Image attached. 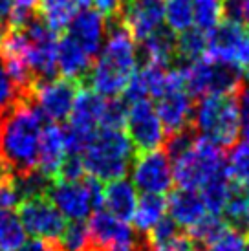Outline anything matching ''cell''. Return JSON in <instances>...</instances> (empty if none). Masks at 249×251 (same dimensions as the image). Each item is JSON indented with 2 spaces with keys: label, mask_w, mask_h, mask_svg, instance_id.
Here are the masks:
<instances>
[{
  "label": "cell",
  "mask_w": 249,
  "mask_h": 251,
  "mask_svg": "<svg viewBox=\"0 0 249 251\" xmlns=\"http://www.w3.org/2000/svg\"><path fill=\"white\" fill-rule=\"evenodd\" d=\"M44 130V116L33 98L22 99L0 116V152L13 176L28 175L39 165V149Z\"/></svg>",
  "instance_id": "cell-1"
},
{
  "label": "cell",
  "mask_w": 249,
  "mask_h": 251,
  "mask_svg": "<svg viewBox=\"0 0 249 251\" xmlns=\"http://www.w3.org/2000/svg\"><path fill=\"white\" fill-rule=\"evenodd\" d=\"M106 41L103 51L94 63L86 88L101 98H119L138 66V48L119 15L106 19Z\"/></svg>",
  "instance_id": "cell-2"
},
{
  "label": "cell",
  "mask_w": 249,
  "mask_h": 251,
  "mask_svg": "<svg viewBox=\"0 0 249 251\" xmlns=\"http://www.w3.org/2000/svg\"><path fill=\"white\" fill-rule=\"evenodd\" d=\"M134 151L123 130L99 128L81 154L84 173L101 183L121 180L134 161Z\"/></svg>",
  "instance_id": "cell-3"
},
{
  "label": "cell",
  "mask_w": 249,
  "mask_h": 251,
  "mask_svg": "<svg viewBox=\"0 0 249 251\" xmlns=\"http://www.w3.org/2000/svg\"><path fill=\"white\" fill-rule=\"evenodd\" d=\"M193 128L200 138L213 141L222 151L233 149L242 132L236 94L201 98L194 106Z\"/></svg>",
  "instance_id": "cell-4"
},
{
  "label": "cell",
  "mask_w": 249,
  "mask_h": 251,
  "mask_svg": "<svg viewBox=\"0 0 249 251\" xmlns=\"http://www.w3.org/2000/svg\"><path fill=\"white\" fill-rule=\"evenodd\" d=\"M180 72L183 84L191 96H225L236 94L244 77L242 70L235 64L222 63L203 55L193 63L181 64Z\"/></svg>",
  "instance_id": "cell-5"
},
{
  "label": "cell",
  "mask_w": 249,
  "mask_h": 251,
  "mask_svg": "<svg viewBox=\"0 0 249 251\" xmlns=\"http://www.w3.org/2000/svg\"><path fill=\"white\" fill-rule=\"evenodd\" d=\"M103 183L92 176L75 181L53 180L48 198L59 213L72 222H84L103 205Z\"/></svg>",
  "instance_id": "cell-6"
},
{
  "label": "cell",
  "mask_w": 249,
  "mask_h": 251,
  "mask_svg": "<svg viewBox=\"0 0 249 251\" xmlns=\"http://www.w3.org/2000/svg\"><path fill=\"white\" fill-rule=\"evenodd\" d=\"M171 163L174 181L178 183V187L200 191L205 185V181L216 175L227 161L224 158V151L220 147L198 136L193 147Z\"/></svg>",
  "instance_id": "cell-7"
},
{
  "label": "cell",
  "mask_w": 249,
  "mask_h": 251,
  "mask_svg": "<svg viewBox=\"0 0 249 251\" xmlns=\"http://www.w3.org/2000/svg\"><path fill=\"white\" fill-rule=\"evenodd\" d=\"M194 106L196 105L193 101V96L187 92L183 84V75L180 68L171 70L169 86L158 98V105H156V112L163 123L167 136L193 126Z\"/></svg>",
  "instance_id": "cell-8"
},
{
  "label": "cell",
  "mask_w": 249,
  "mask_h": 251,
  "mask_svg": "<svg viewBox=\"0 0 249 251\" xmlns=\"http://www.w3.org/2000/svg\"><path fill=\"white\" fill-rule=\"evenodd\" d=\"M124 125H126V136L138 154L158 151L159 147L165 145L167 132L156 112V106L149 99L128 106Z\"/></svg>",
  "instance_id": "cell-9"
},
{
  "label": "cell",
  "mask_w": 249,
  "mask_h": 251,
  "mask_svg": "<svg viewBox=\"0 0 249 251\" xmlns=\"http://www.w3.org/2000/svg\"><path fill=\"white\" fill-rule=\"evenodd\" d=\"M132 183L143 195H165L173 187V163L165 151L139 152L130 165Z\"/></svg>",
  "instance_id": "cell-10"
},
{
  "label": "cell",
  "mask_w": 249,
  "mask_h": 251,
  "mask_svg": "<svg viewBox=\"0 0 249 251\" xmlns=\"http://www.w3.org/2000/svg\"><path fill=\"white\" fill-rule=\"evenodd\" d=\"M19 218L26 233L33 238L57 242L66 227V218L59 213L48 196L26 200L19 205Z\"/></svg>",
  "instance_id": "cell-11"
},
{
  "label": "cell",
  "mask_w": 249,
  "mask_h": 251,
  "mask_svg": "<svg viewBox=\"0 0 249 251\" xmlns=\"http://www.w3.org/2000/svg\"><path fill=\"white\" fill-rule=\"evenodd\" d=\"M81 86L70 79L55 77L53 81H48L44 84H39L33 90V103L41 110L44 119L51 123H61L66 118H70L74 103L77 99V94Z\"/></svg>",
  "instance_id": "cell-12"
},
{
  "label": "cell",
  "mask_w": 249,
  "mask_h": 251,
  "mask_svg": "<svg viewBox=\"0 0 249 251\" xmlns=\"http://www.w3.org/2000/svg\"><path fill=\"white\" fill-rule=\"evenodd\" d=\"M118 15L132 39L141 42L161 28L165 21V0H147V2L124 0Z\"/></svg>",
  "instance_id": "cell-13"
},
{
  "label": "cell",
  "mask_w": 249,
  "mask_h": 251,
  "mask_svg": "<svg viewBox=\"0 0 249 251\" xmlns=\"http://www.w3.org/2000/svg\"><path fill=\"white\" fill-rule=\"evenodd\" d=\"M106 19L99 11L94 9H81L74 15L68 24L66 35L81 46L88 53V57L96 59L101 46L106 41Z\"/></svg>",
  "instance_id": "cell-14"
},
{
  "label": "cell",
  "mask_w": 249,
  "mask_h": 251,
  "mask_svg": "<svg viewBox=\"0 0 249 251\" xmlns=\"http://www.w3.org/2000/svg\"><path fill=\"white\" fill-rule=\"evenodd\" d=\"M94 68V59L88 57L74 39L64 35L59 39L57 44V72L64 79L77 83L81 88H86L88 77Z\"/></svg>",
  "instance_id": "cell-15"
},
{
  "label": "cell",
  "mask_w": 249,
  "mask_h": 251,
  "mask_svg": "<svg viewBox=\"0 0 249 251\" xmlns=\"http://www.w3.org/2000/svg\"><path fill=\"white\" fill-rule=\"evenodd\" d=\"M246 24L224 21L207 33V53L205 55L222 63L236 66V55L246 33Z\"/></svg>",
  "instance_id": "cell-16"
},
{
  "label": "cell",
  "mask_w": 249,
  "mask_h": 251,
  "mask_svg": "<svg viewBox=\"0 0 249 251\" xmlns=\"http://www.w3.org/2000/svg\"><path fill=\"white\" fill-rule=\"evenodd\" d=\"M207 215L205 203L198 191L176 189L167 200V216H171L181 229H191Z\"/></svg>",
  "instance_id": "cell-17"
},
{
  "label": "cell",
  "mask_w": 249,
  "mask_h": 251,
  "mask_svg": "<svg viewBox=\"0 0 249 251\" xmlns=\"http://www.w3.org/2000/svg\"><path fill=\"white\" fill-rule=\"evenodd\" d=\"M66 141H64V130L57 123H50L44 126L41 138V149H39V165L37 171H41L44 176L55 180L64 158H66Z\"/></svg>",
  "instance_id": "cell-18"
},
{
  "label": "cell",
  "mask_w": 249,
  "mask_h": 251,
  "mask_svg": "<svg viewBox=\"0 0 249 251\" xmlns=\"http://www.w3.org/2000/svg\"><path fill=\"white\" fill-rule=\"evenodd\" d=\"M138 205V189L128 180H114L103 189V205L101 209L110 213L123 222H130Z\"/></svg>",
  "instance_id": "cell-19"
},
{
  "label": "cell",
  "mask_w": 249,
  "mask_h": 251,
  "mask_svg": "<svg viewBox=\"0 0 249 251\" xmlns=\"http://www.w3.org/2000/svg\"><path fill=\"white\" fill-rule=\"evenodd\" d=\"M138 57L143 59V64L150 63L169 68V64L176 63V33L169 28H159L139 42Z\"/></svg>",
  "instance_id": "cell-20"
},
{
  "label": "cell",
  "mask_w": 249,
  "mask_h": 251,
  "mask_svg": "<svg viewBox=\"0 0 249 251\" xmlns=\"http://www.w3.org/2000/svg\"><path fill=\"white\" fill-rule=\"evenodd\" d=\"M233 189H235V180H233V176L229 173L227 163H225L200 189V196L201 200H203V203H205L207 213L218 216L224 215V209H225L229 198L233 195Z\"/></svg>",
  "instance_id": "cell-21"
},
{
  "label": "cell",
  "mask_w": 249,
  "mask_h": 251,
  "mask_svg": "<svg viewBox=\"0 0 249 251\" xmlns=\"http://www.w3.org/2000/svg\"><path fill=\"white\" fill-rule=\"evenodd\" d=\"M167 216V200L161 195H143L132 216V224L139 233H149L154 226Z\"/></svg>",
  "instance_id": "cell-22"
},
{
  "label": "cell",
  "mask_w": 249,
  "mask_h": 251,
  "mask_svg": "<svg viewBox=\"0 0 249 251\" xmlns=\"http://www.w3.org/2000/svg\"><path fill=\"white\" fill-rule=\"evenodd\" d=\"M207 53V33L194 28L176 35V61L181 64L193 63Z\"/></svg>",
  "instance_id": "cell-23"
},
{
  "label": "cell",
  "mask_w": 249,
  "mask_h": 251,
  "mask_svg": "<svg viewBox=\"0 0 249 251\" xmlns=\"http://www.w3.org/2000/svg\"><path fill=\"white\" fill-rule=\"evenodd\" d=\"M224 215L229 227L249 235V189H244L235 183L233 195L224 209Z\"/></svg>",
  "instance_id": "cell-24"
},
{
  "label": "cell",
  "mask_w": 249,
  "mask_h": 251,
  "mask_svg": "<svg viewBox=\"0 0 249 251\" xmlns=\"http://www.w3.org/2000/svg\"><path fill=\"white\" fill-rule=\"evenodd\" d=\"M75 11L77 9L72 0H39V9H37V13L41 15L46 21V24L57 33L68 28Z\"/></svg>",
  "instance_id": "cell-25"
},
{
  "label": "cell",
  "mask_w": 249,
  "mask_h": 251,
  "mask_svg": "<svg viewBox=\"0 0 249 251\" xmlns=\"http://www.w3.org/2000/svg\"><path fill=\"white\" fill-rule=\"evenodd\" d=\"M26 229L13 211H0V251H21L26 244Z\"/></svg>",
  "instance_id": "cell-26"
},
{
  "label": "cell",
  "mask_w": 249,
  "mask_h": 251,
  "mask_svg": "<svg viewBox=\"0 0 249 251\" xmlns=\"http://www.w3.org/2000/svg\"><path fill=\"white\" fill-rule=\"evenodd\" d=\"M53 180L44 176L41 171H31L28 175L15 176V187L17 193L21 196V203L26 200H33V198H44L48 196V191L51 187Z\"/></svg>",
  "instance_id": "cell-27"
},
{
  "label": "cell",
  "mask_w": 249,
  "mask_h": 251,
  "mask_svg": "<svg viewBox=\"0 0 249 251\" xmlns=\"http://www.w3.org/2000/svg\"><path fill=\"white\" fill-rule=\"evenodd\" d=\"M165 22L169 29L178 35L193 28V0H165Z\"/></svg>",
  "instance_id": "cell-28"
},
{
  "label": "cell",
  "mask_w": 249,
  "mask_h": 251,
  "mask_svg": "<svg viewBox=\"0 0 249 251\" xmlns=\"http://www.w3.org/2000/svg\"><path fill=\"white\" fill-rule=\"evenodd\" d=\"M227 227H229L227 222H225L222 216L207 213L200 222L187 231V237L191 238L194 244L207 248V246L211 244V242H215L216 238L220 237Z\"/></svg>",
  "instance_id": "cell-29"
},
{
  "label": "cell",
  "mask_w": 249,
  "mask_h": 251,
  "mask_svg": "<svg viewBox=\"0 0 249 251\" xmlns=\"http://www.w3.org/2000/svg\"><path fill=\"white\" fill-rule=\"evenodd\" d=\"M196 28L209 33L224 22V0H193Z\"/></svg>",
  "instance_id": "cell-30"
},
{
  "label": "cell",
  "mask_w": 249,
  "mask_h": 251,
  "mask_svg": "<svg viewBox=\"0 0 249 251\" xmlns=\"http://www.w3.org/2000/svg\"><path fill=\"white\" fill-rule=\"evenodd\" d=\"M57 246H59L61 251H92L88 224L84 222L66 224L61 238L57 240Z\"/></svg>",
  "instance_id": "cell-31"
},
{
  "label": "cell",
  "mask_w": 249,
  "mask_h": 251,
  "mask_svg": "<svg viewBox=\"0 0 249 251\" xmlns=\"http://www.w3.org/2000/svg\"><path fill=\"white\" fill-rule=\"evenodd\" d=\"M227 167L236 185L249 189V141L248 140L242 138V140L231 149Z\"/></svg>",
  "instance_id": "cell-32"
},
{
  "label": "cell",
  "mask_w": 249,
  "mask_h": 251,
  "mask_svg": "<svg viewBox=\"0 0 249 251\" xmlns=\"http://www.w3.org/2000/svg\"><path fill=\"white\" fill-rule=\"evenodd\" d=\"M22 99H31V98H24L22 96V92L17 88V84L9 77L6 66L2 63V59H0V116L6 114L9 108H13Z\"/></svg>",
  "instance_id": "cell-33"
},
{
  "label": "cell",
  "mask_w": 249,
  "mask_h": 251,
  "mask_svg": "<svg viewBox=\"0 0 249 251\" xmlns=\"http://www.w3.org/2000/svg\"><path fill=\"white\" fill-rule=\"evenodd\" d=\"M181 235H183V233H181L180 226L174 222L171 216H165L163 220H159L152 229L147 233L145 238L150 246H163V244H169V242L176 240V238L181 237Z\"/></svg>",
  "instance_id": "cell-34"
},
{
  "label": "cell",
  "mask_w": 249,
  "mask_h": 251,
  "mask_svg": "<svg viewBox=\"0 0 249 251\" xmlns=\"http://www.w3.org/2000/svg\"><path fill=\"white\" fill-rule=\"evenodd\" d=\"M21 205V196L15 187V176L4 167H0V211H13Z\"/></svg>",
  "instance_id": "cell-35"
},
{
  "label": "cell",
  "mask_w": 249,
  "mask_h": 251,
  "mask_svg": "<svg viewBox=\"0 0 249 251\" xmlns=\"http://www.w3.org/2000/svg\"><path fill=\"white\" fill-rule=\"evenodd\" d=\"M126 112L128 106L123 103L121 98L108 99L104 105L103 119H101V128H114V130H121V126L126 121Z\"/></svg>",
  "instance_id": "cell-36"
},
{
  "label": "cell",
  "mask_w": 249,
  "mask_h": 251,
  "mask_svg": "<svg viewBox=\"0 0 249 251\" xmlns=\"http://www.w3.org/2000/svg\"><path fill=\"white\" fill-rule=\"evenodd\" d=\"M248 240V235H244L233 227H227L215 242H211L207 246L205 251H246Z\"/></svg>",
  "instance_id": "cell-37"
},
{
  "label": "cell",
  "mask_w": 249,
  "mask_h": 251,
  "mask_svg": "<svg viewBox=\"0 0 249 251\" xmlns=\"http://www.w3.org/2000/svg\"><path fill=\"white\" fill-rule=\"evenodd\" d=\"M141 251H194V242L187 237V233H183L181 237H178L176 240L169 242L163 246H150L147 242V238L143 240Z\"/></svg>",
  "instance_id": "cell-38"
},
{
  "label": "cell",
  "mask_w": 249,
  "mask_h": 251,
  "mask_svg": "<svg viewBox=\"0 0 249 251\" xmlns=\"http://www.w3.org/2000/svg\"><path fill=\"white\" fill-rule=\"evenodd\" d=\"M15 13V4L13 0H0V22L6 24L9 28V22L13 19Z\"/></svg>",
  "instance_id": "cell-39"
},
{
  "label": "cell",
  "mask_w": 249,
  "mask_h": 251,
  "mask_svg": "<svg viewBox=\"0 0 249 251\" xmlns=\"http://www.w3.org/2000/svg\"><path fill=\"white\" fill-rule=\"evenodd\" d=\"M15 9L22 13H37L39 9V0H13Z\"/></svg>",
  "instance_id": "cell-40"
},
{
  "label": "cell",
  "mask_w": 249,
  "mask_h": 251,
  "mask_svg": "<svg viewBox=\"0 0 249 251\" xmlns=\"http://www.w3.org/2000/svg\"><path fill=\"white\" fill-rule=\"evenodd\" d=\"M75 9H90V6L94 4V0H72Z\"/></svg>",
  "instance_id": "cell-41"
},
{
  "label": "cell",
  "mask_w": 249,
  "mask_h": 251,
  "mask_svg": "<svg viewBox=\"0 0 249 251\" xmlns=\"http://www.w3.org/2000/svg\"><path fill=\"white\" fill-rule=\"evenodd\" d=\"M244 24L249 26V0H244Z\"/></svg>",
  "instance_id": "cell-42"
},
{
  "label": "cell",
  "mask_w": 249,
  "mask_h": 251,
  "mask_svg": "<svg viewBox=\"0 0 249 251\" xmlns=\"http://www.w3.org/2000/svg\"><path fill=\"white\" fill-rule=\"evenodd\" d=\"M7 31H9V28H7L6 24H2V22H0V46H2V42H4V39H6Z\"/></svg>",
  "instance_id": "cell-43"
},
{
  "label": "cell",
  "mask_w": 249,
  "mask_h": 251,
  "mask_svg": "<svg viewBox=\"0 0 249 251\" xmlns=\"http://www.w3.org/2000/svg\"><path fill=\"white\" fill-rule=\"evenodd\" d=\"M0 167H4V161H2V152H0Z\"/></svg>",
  "instance_id": "cell-44"
},
{
  "label": "cell",
  "mask_w": 249,
  "mask_h": 251,
  "mask_svg": "<svg viewBox=\"0 0 249 251\" xmlns=\"http://www.w3.org/2000/svg\"><path fill=\"white\" fill-rule=\"evenodd\" d=\"M246 251H249V240H248V248H246Z\"/></svg>",
  "instance_id": "cell-45"
}]
</instances>
